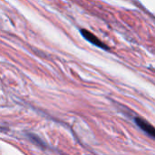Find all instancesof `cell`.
<instances>
[{
    "mask_svg": "<svg viewBox=\"0 0 155 155\" xmlns=\"http://www.w3.org/2000/svg\"><path fill=\"white\" fill-rule=\"evenodd\" d=\"M81 34H82V35L84 36V38L85 39V40H87L88 42H90L91 44H93V45H96V46H98V47H100V48H102V49H105V50H108L109 48L105 45V44H104L97 36H95L94 34H92L91 32H89V31H87V30H85V29H82L81 31Z\"/></svg>",
    "mask_w": 155,
    "mask_h": 155,
    "instance_id": "cell-1",
    "label": "cell"
},
{
    "mask_svg": "<svg viewBox=\"0 0 155 155\" xmlns=\"http://www.w3.org/2000/svg\"><path fill=\"white\" fill-rule=\"evenodd\" d=\"M135 123H136V124H137L143 132H145L148 135H150V136L153 137V138L154 137L155 131L154 128L153 127L152 124H150L148 122H146V121H144L143 119L139 118V117L135 118Z\"/></svg>",
    "mask_w": 155,
    "mask_h": 155,
    "instance_id": "cell-2",
    "label": "cell"
}]
</instances>
